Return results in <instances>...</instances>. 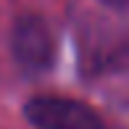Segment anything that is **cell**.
<instances>
[{
	"label": "cell",
	"mask_w": 129,
	"mask_h": 129,
	"mask_svg": "<svg viewBox=\"0 0 129 129\" xmlns=\"http://www.w3.org/2000/svg\"><path fill=\"white\" fill-rule=\"evenodd\" d=\"M24 113L37 129H103L100 116L71 98H32Z\"/></svg>",
	"instance_id": "1"
},
{
	"label": "cell",
	"mask_w": 129,
	"mask_h": 129,
	"mask_svg": "<svg viewBox=\"0 0 129 129\" xmlns=\"http://www.w3.org/2000/svg\"><path fill=\"white\" fill-rule=\"evenodd\" d=\"M11 48H13V58L29 71L48 69L53 63V55H55L53 32L40 16H24L16 21Z\"/></svg>",
	"instance_id": "2"
},
{
	"label": "cell",
	"mask_w": 129,
	"mask_h": 129,
	"mask_svg": "<svg viewBox=\"0 0 129 129\" xmlns=\"http://www.w3.org/2000/svg\"><path fill=\"white\" fill-rule=\"evenodd\" d=\"M100 3L111 5V8H124V5H129V0H100Z\"/></svg>",
	"instance_id": "3"
}]
</instances>
